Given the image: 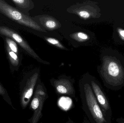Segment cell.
I'll list each match as a JSON object with an SVG mask.
<instances>
[{
  "instance_id": "obj_1",
  "label": "cell",
  "mask_w": 124,
  "mask_h": 123,
  "mask_svg": "<svg viewBox=\"0 0 124 123\" xmlns=\"http://www.w3.org/2000/svg\"><path fill=\"white\" fill-rule=\"evenodd\" d=\"M0 22L20 29L46 32L32 17L23 13L4 0H0Z\"/></svg>"
},
{
  "instance_id": "obj_2",
  "label": "cell",
  "mask_w": 124,
  "mask_h": 123,
  "mask_svg": "<svg viewBox=\"0 0 124 123\" xmlns=\"http://www.w3.org/2000/svg\"><path fill=\"white\" fill-rule=\"evenodd\" d=\"M103 85L107 89L117 91L124 87V67L116 57L105 56L98 71Z\"/></svg>"
},
{
  "instance_id": "obj_3",
  "label": "cell",
  "mask_w": 124,
  "mask_h": 123,
  "mask_svg": "<svg viewBox=\"0 0 124 123\" xmlns=\"http://www.w3.org/2000/svg\"><path fill=\"white\" fill-rule=\"evenodd\" d=\"M82 109L90 123H112L105 117L90 86L87 76L79 83Z\"/></svg>"
},
{
  "instance_id": "obj_4",
  "label": "cell",
  "mask_w": 124,
  "mask_h": 123,
  "mask_svg": "<svg viewBox=\"0 0 124 123\" xmlns=\"http://www.w3.org/2000/svg\"><path fill=\"white\" fill-rule=\"evenodd\" d=\"M40 70L34 69L25 74L20 84V104L23 110L27 108L34 94L38 80Z\"/></svg>"
},
{
  "instance_id": "obj_5",
  "label": "cell",
  "mask_w": 124,
  "mask_h": 123,
  "mask_svg": "<svg viewBox=\"0 0 124 123\" xmlns=\"http://www.w3.org/2000/svg\"><path fill=\"white\" fill-rule=\"evenodd\" d=\"M48 97L46 87L40 78L30 103V108L32 111L33 115L28 120L29 123H38L42 118L44 104Z\"/></svg>"
},
{
  "instance_id": "obj_6",
  "label": "cell",
  "mask_w": 124,
  "mask_h": 123,
  "mask_svg": "<svg viewBox=\"0 0 124 123\" xmlns=\"http://www.w3.org/2000/svg\"><path fill=\"white\" fill-rule=\"evenodd\" d=\"M0 37L10 38L16 43L26 54L38 62L44 64H50L48 62L40 58L27 41L20 34L19 30L0 22Z\"/></svg>"
},
{
  "instance_id": "obj_7",
  "label": "cell",
  "mask_w": 124,
  "mask_h": 123,
  "mask_svg": "<svg viewBox=\"0 0 124 123\" xmlns=\"http://www.w3.org/2000/svg\"><path fill=\"white\" fill-rule=\"evenodd\" d=\"M87 77L95 97L105 117L109 122L112 123V109L104 89L94 77L87 76Z\"/></svg>"
},
{
  "instance_id": "obj_8",
  "label": "cell",
  "mask_w": 124,
  "mask_h": 123,
  "mask_svg": "<svg viewBox=\"0 0 124 123\" xmlns=\"http://www.w3.org/2000/svg\"><path fill=\"white\" fill-rule=\"evenodd\" d=\"M50 83L58 96H67L78 100L74 87L75 80L70 77L62 75L57 78H52Z\"/></svg>"
},
{
  "instance_id": "obj_9",
  "label": "cell",
  "mask_w": 124,
  "mask_h": 123,
  "mask_svg": "<svg viewBox=\"0 0 124 123\" xmlns=\"http://www.w3.org/2000/svg\"><path fill=\"white\" fill-rule=\"evenodd\" d=\"M4 41V47L7 57L12 73L19 70L22 65L23 55L19 49V45L10 38L2 37Z\"/></svg>"
},
{
  "instance_id": "obj_10",
  "label": "cell",
  "mask_w": 124,
  "mask_h": 123,
  "mask_svg": "<svg viewBox=\"0 0 124 123\" xmlns=\"http://www.w3.org/2000/svg\"><path fill=\"white\" fill-rule=\"evenodd\" d=\"M68 11L84 19L97 17V10L88 3L73 6L69 8Z\"/></svg>"
},
{
  "instance_id": "obj_11",
  "label": "cell",
  "mask_w": 124,
  "mask_h": 123,
  "mask_svg": "<svg viewBox=\"0 0 124 123\" xmlns=\"http://www.w3.org/2000/svg\"><path fill=\"white\" fill-rule=\"evenodd\" d=\"M38 18L39 24L44 29L53 30L61 26V24L54 17L48 15H43Z\"/></svg>"
},
{
  "instance_id": "obj_12",
  "label": "cell",
  "mask_w": 124,
  "mask_h": 123,
  "mask_svg": "<svg viewBox=\"0 0 124 123\" xmlns=\"http://www.w3.org/2000/svg\"><path fill=\"white\" fill-rule=\"evenodd\" d=\"M15 8L20 11L29 16V12L34 7V3L31 0H11Z\"/></svg>"
},
{
  "instance_id": "obj_13",
  "label": "cell",
  "mask_w": 124,
  "mask_h": 123,
  "mask_svg": "<svg viewBox=\"0 0 124 123\" xmlns=\"http://www.w3.org/2000/svg\"><path fill=\"white\" fill-rule=\"evenodd\" d=\"M70 36L74 40L79 42H84L90 39L89 36L87 34L82 32H75L71 34Z\"/></svg>"
},
{
  "instance_id": "obj_14",
  "label": "cell",
  "mask_w": 124,
  "mask_h": 123,
  "mask_svg": "<svg viewBox=\"0 0 124 123\" xmlns=\"http://www.w3.org/2000/svg\"><path fill=\"white\" fill-rule=\"evenodd\" d=\"M0 96H1L3 97L4 100L8 103L12 109L14 110H16L15 108L12 105V102L11 98L9 95L8 94L7 92V90L6 88H4L0 82Z\"/></svg>"
},
{
  "instance_id": "obj_15",
  "label": "cell",
  "mask_w": 124,
  "mask_h": 123,
  "mask_svg": "<svg viewBox=\"0 0 124 123\" xmlns=\"http://www.w3.org/2000/svg\"><path fill=\"white\" fill-rule=\"evenodd\" d=\"M45 40L49 44L55 46V47H57L60 49H62V50H68L65 47H64V46L61 43L59 40L57 39L51 37H46L45 38Z\"/></svg>"
},
{
  "instance_id": "obj_16",
  "label": "cell",
  "mask_w": 124,
  "mask_h": 123,
  "mask_svg": "<svg viewBox=\"0 0 124 123\" xmlns=\"http://www.w3.org/2000/svg\"><path fill=\"white\" fill-rule=\"evenodd\" d=\"M117 32L119 37L122 40L124 41V29L122 28H117Z\"/></svg>"
},
{
  "instance_id": "obj_17",
  "label": "cell",
  "mask_w": 124,
  "mask_h": 123,
  "mask_svg": "<svg viewBox=\"0 0 124 123\" xmlns=\"http://www.w3.org/2000/svg\"><path fill=\"white\" fill-rule=\"evenodd\" d=\"M116 121L118 123H124V118H119L116 120Z\"/></svg>"
},
{
  "instance_id": "obj_18",
  "label": "cell",
  "mask_w": 124,
  "mask_h": 123,
  "mask_svg": "<svg viewBox=\"0 0 124 123\" xmlns=\"http://www.w3.org/2000/svg\"><path fill=\"white\" fill-rule=\"evenodd\" d=\"M65 123H76L73 120H71L69 117L68 118V120Z\"/></svg>"
},
{
  "instance_id": "obj_19",
  "label": "cell",
  "mask_w": 124,
  "mask_h": 123,
  "mask_svg": "<svg viewBox=\"0 0 124 123\" xmlns=\"http://www.w3.org/2000/svg\"><path fill=\"white\" fill-rule=\"evenodd\" d=\"M83 123H90L87 118H84L83 120Z\"/></svg>"
}]
</instances>
